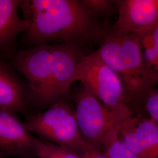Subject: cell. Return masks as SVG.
<instances>
[{"label":"cell","mask_w":158,"mask_h":158,"mask_svg":"<svg viewBox=\"0 0 158 158\" xmlns=\"http://www.w3.org/2000/svg\"><path fill=\"white\" fill-rule=\"evenodd\" d=\"M19 7L29 23L23 33L26 46L99 44L106 32V27L86 12L80 0L19 1Z\"/></svg>","instance_id":"1"},{"label":"cell","mask_w":158,"mask_h":158,"mask_svg":"<svg viewBox=\"0 0 158 158\" xmlns=\"http://www.w3.org/2000/svg\"><path fill=\"white\" fill-rule=\"evenodd\" d=\"M96 52L121 79L126 105L134 114L142 116L147 97L158 85V76L144 62L138 38L106 28Z\"/></svg>","instance_id":"2"},{"label":"cell","mask_w":158,"mask_h":158,"mask_svg":"<svg viewBox=\"0 0 158 158\" xmlns=\"http://www.w3.org/2000/svg\"><path fill=\"white\" fill-rule=\"evenodd\" d=\"M79 131L90 147L104 151V141L110 131L134 115L131 110L115 111L98 100L80 83L72 91Z\"/></svg>","instance_id":"3"},{"label":"cell","mask_w":158,"mask_h":158,"mask_svg":"<svg viewBox=\"0 0 158 158\" xmlns=\"http://www.w3.org/2000/svg\"><path fill=\"white\" fill-rule=\"evenodd\" d=\"M23 124L32 135L72 150L80 156L91 148L80 134L74 108L69 101L57 102L43 112L31 115Z\"/></svg>","instance_id":"4"},{"label":"cell","mask_w":158,"mask_h":158,"mask_svg":"<svg viewBox=\"0 0 158 158\" xmlns=\"http://www.w3.org/2000/svg\"><path fill=\"white\" fill-rule=\"evenodd\" d=\"M77 81H80L108 107L115 111L131 110L126 105L121 79L96 51L85 55L79 61L72 83Z\"/></svg>","instance_id":"5"},{"label":"cell","mask_w":158,"mask_h":158,"mask_svg":"<svg viewBox=\"0 0 158 158\" xmlns=\"http://www.w3.org/2000/svg\"><path fill=\"white\" fill-rule=\"evenodd\" d=\"M53 45L35 46L17 52L13 65L27 80L31 102L39 107L56 103L52 87Z\"/></svg>","instance_id":"6"},{"label":"cell","mask_w":158,"mask_h":158,"mask_svg":"<svg viewBox=\"0 0 158 158\" xmlns=\"http://www.w3.org/2000/svg\"><path fill=\"white\" fill-rule=\"evenodd\" d=\"M119 136L138 158H158V124L151 119L132 115L119 126Z\"/></svg>","instance_id":"7"},{"label":"cell","mask_w":158,"mask_h":158,"mask_svg":"<svg viewBox=\"0 0 158 158\" xmlns=\"http://www.w3.org/2000/svg\"><path fill=\"white\" fill-rule=\"evenodd\" d=\"M84 55L82 46L71 43L53 44L52 87L56 103L72 100V79Z\"/></svg>","instance_id":"8"},{"label":"cell","mask_w":158,"mask_h":158,"mask_svg":"<svg viewBox=\"0 0 158 158\" xmlns=\"http://www.w3.org/2000/svg\"><path fill=\"white\" fill-rule=\"evenodd\" d=\"M118 17L111 28L120 33L138 35L158 24V0L116 1Z\"/></svg>","instance_id":"9"},{"label":"cell","mask_w":158,"mask_h":158,"mask_svg":"<svg viewBox=\"0 0 158 158\" xmlns=\"http://www.w3.org/2000/svg\"><path fill=\"white\" fill-rule=\"evenodd\" d=\"M0 110V156L35 158L34 136L15 115Z\"/></svg>","instance_id":"10"},{"label":"cell","mask_w":158,"mask_h":158,"mask_svg":"<svg viewBox=\"0 0 158 158\" xmlns=\"http://www.w3.org/2000/svg\"><path fill=\"white\" fill-rule=\"evenodd\" d=\"M31 102L28 87L15 72L0 60V110L23 113Z\"/></svg>","instance_id":"11"},{"label":"cell","mask_w":158,"mask_h":158,"mask_svg":"<svg viewBox=\"0 0 158 158\" xmlns=\"http://www.w3.org/2000/svg\"><path fill=\"white\" fill-rule=\"evenodd\" d=\"M19 2L0 0V51L11 48L18 35L28 28V21L19 16Z\"/></svg>","instance_id":"12"},{"label":"cell","mask_w":158,"mask_h":158,"mask_svg":"<svg viewBox=\"0 0 158 158\" xmlns=\"http://www.w3.org/2000/svg\"><path fill=\"white\" fill-rule=\"evenodd\" d=\"M136 36L141 44L144 62L158 76V24Z\"/></svg>","instance_id":"13"},{"label":"cell","mask_w":158,"mask_h":158,"mask_svg":"<svg viewBox=\"0 0 158 158\" xmlns=\"http://www.w3.org/2000/svg\"><path fill=\"white\" fill-rule=\"evenodd\" d=\"M34 154L35 158H80L72 150L37 137L34 140Z\"/></svg>","instance_id":"14"},{"label":"cell","mask_w":158,"mask_h":158,"mask_svg":"<svg viewBox=\"0 0 158 158\" xmlns=\"http://www.w3.org/2000/svg\"><path fill=\"white\" fill-rule=\"evenodd\" d=\"M114 127L104 141V152L108 158H138L127 147L119 136V126Z\"/></svg>","instance_id":"15"},{"label":"cell","mask_w":158,"mask_h":158,"mask_svg":"<svg viewBox=\"0 0 158 158\" xmlns=\"http://www.w3.org/2000/svg\"><path fill=\"white\" fill-rule=\"evenodd\" d=\"M86 12L92 17L107 16L111 14L117 6L116 1L80 0Z\"/></svg>","instance_id":"16"},{"label":"cell","mask_w":158,"mask_h":158,"mask_svg":"<svg viewBox=\"0 0 158 158\" xmlns=\"http://www.w3.org/2000/svg\"><path fill=\"white\" fill-rule=\"evenodd\" d=\"M143 112L147 117L151 119L158 124V90L152 91L145 100L143 106Z\"/></svg>","instance_id":"17"},{"label":"cell","mask_w":158,"mask_h":158,"mask_svg":"<svg viewBox=\"0 0 158 158\" xmlns=\"http://www.w3.org/2000/svg\"><path fill=\"white\" fill-rule=\"evenodd\" d=\"M80 156V158H108L107 155L104 151L93 148L85 151Z\"/></svg>","instance_id":"18"},{"label":"cell","mask_w":158,"mask_h":158,"mask_svg":"<svg viewBox=\"0 0 158 158\" xmlns=\"http://www.w3.org/2000/svg\"><path fill=\"white\" fill-rule=\"evenodd\" d=\"M0 158H2V156H0Z\"/></svg>","instance_id":"19"}]
</instances>
